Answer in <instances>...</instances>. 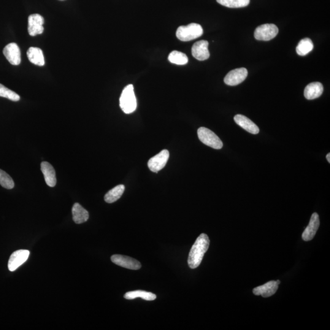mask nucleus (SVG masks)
Returning a JSON list of instances; mask_svg holds the SVG:
<instances>
[{
  "label": "nucleus",
  "mask_w": 330,
  "mask_h": 330,
  "mask_svg": "<svg viewBox=\"0 0 330 330\" xmlns=\"http://www.w3.org/2000/svg\"><path fill=\"white\" fill-rule=\"evenodd\" d=\"M169 158L168 151L165 150L161 151V153L150 159L148 164L149 168L151 171L158 172L166 165Z\"/></svg>",
  "instance_id": "423d86ee"
},
{
  "label": "nucleus",
  "mask_w": 330,
  "mask_h": 330,
  "mask_svg": "<svg viewBox=\"0 0 330 330\" xmlns=\"http://www.w3.org/2000/svg\"><path fill=\"white\" fill-rule=\"evenodd\" d=\"M326 158H327V161H328L329 163L330 164V153L327 154V155L326 156Z\"/></svg>",
  "instance_id": "bb28decb"
},
{
  "label": "nucleus",
  "mask_w": 330,
  "mask_h": 330,
  "mask_svg": "<svg viewBox=\"0 0 330 330\" xmlns=\"http://www.w3.org/2000/svg\"><path fill=\"white\" fill-rule=\"evenodd\" d=\"M40 166L47 185L50 187L55 186L56 184V172L52 165L48 162H43Z\"/></svg>",
  "instance_id": "dca6fc26"
},
{
  "label": "nucleus",
  "mask_w": 330,
  "mask_h": 330,
  "mask_svg": "<svg viewBox=\"0 0 330 330\" xmlns=\"http://www.w3.org/2000/svg\"><path fill=\"white\" fill-rule=\"evenodd\" d=\"M278 31L279 29L274 24H264L257 27L254 36L257 40L269 41L277 36Z\"/></svg>",
  "instance_id": "39448f33"
},
{
  "label": "nucleus",
  "mask_w": 330,
  "mask_h": 330,
  "mask_svg": "<svg viewBox=\"0 0 330 330\" xmlns=\"http://www.w3.org/2000/svg\"><path fill=\"white\" fill-rule=\"evenodd\" d=\"M320 225V220L317 213H314L311 216L309 224L302 234V239L305 241H310L315 237Z\"/></svg>",
  "instance_id": "4468645a"
},
{
  "label": "nucleus",
  "mask_w": 330,
  "mask_h": 330,
  "mask_svg": "<svg viewBox=\"0 0 330 330\" xmlns=\"http://www.w3.org/2000/svg\"><path fill=\"white\" fill-rule=\"evenodd\" d=\"M120 107L124 113L131 114L137 109V102L135 95L134 88L132 85H129L123 89L120 100Z\"/></svg>",
  "instance_id": "f03ea898"
},
{
  "label": "nucleus",
  "mask_w": 330,
  "mask_h": 330,
  "mask_svg": "<svg viewBox=\"0 0 330 330\" xmlns=\"http://www.w3.org/2000/svg\"><path fill=\"white\" fill-rule=\"evenodd\" d=\"M168 60L170 63L177 65H185L187 64L188 59L185 53L178 51H172L169 54Z\"/></svg>",
  "instance_id": "5701e85b"
},
{
  "label": "nucleus",
  "mask_w": 330,
  "mask_h": 330,
  "mask_svg": "<svg viewBox=\"0 0 330 330\" xmlns=\"http://www.w3.org/2000/svg\"><path fill=\"white\" fill-rule=\"evenodd\" d=\"M314 44L312 40L309 38H305L300 40L296 48L297 53L300 56H305L313 50Z\"/></svg>",
  "instance_id": "4be33fe9"
},
{
  "label": "nucleus",
  "mask_w": 330,
  "mask_h": 330,
  "mask_svg": "<svg viewBox=\"0 0 330 330\" xmlns=\"http://www.w3.org/2000/svg\"><path fill=\"white\" fill-rule=\"evenodd\" d=\"M3 54L9 62L13 66H18L21 63V53L19 47L15 43H10L4 47Z\"/></svg>",
  "instance_id": "9b49d317"
},
{
  "label": "nucleus",
  "mask_w": 330,
  "mask_h": 330,
  "mask_svg": "<svg viewBox=\"0 0 330 330\" xmlns=\"http://www.w3.org/2000/svg\"><path fill=\"white\" fill-rule=\"evenodd\" d=\"M124 298L127 300H134L137 298H141L147 301H153L156 300L157 296L155 294L143 291H136L127 292L124 295Z\"/></svg>",
  "instance_id": "aec40b11"
},
{
  "label": "nucleus",
  "mask_w": 330,
  "mask_h": 330,
  "mask_svg": "<svg viewBox=\"0 0 330 330\" xmlns=\"http://www.w3.org/2000/svg\"><path fill=\"white\" fill-rule=\"evenodd\" d=\"M29 251L26 250H20L13 252L8 262V269L10 272L15 271L18 267L28 260Z\"/></svg>",
  "instance_id": "6e6552de"
},
{
  "label": "nucleus",
  "mask_w": 330,
  "mask_h": 330,
  "mask_svg": "<svg viewBox=\"0 0 330 330\" xmlns=\"http://www.w3.org/2000/svg\"><path fill=\"white\" fill-rule=\"evenodd\" d=\"M203 34V29L199 24L192 23L186 26L178 27L176 36L181 41L187 42L198 38Z\"/></svg>",
  "instance_id": "7ed1b4c3"
},
{
  "label": "nucleus",
  "mask_w": 330,
  "mask_h": 330,
  "mask_svg": "<svg viewBox=\"0 0 330 330\" xmlns=\"http://www.w3.org/2000/svg\"><path fill=\"white\" fill-rule=\"evenodd\" d=\"M197 135L200 141L204 145L215 150H220L223 148V142L214 132L205 127H200L197 130Z\"/></svg>",
  "instance_id": "20e7f679"
},
{
  "label": "nucleus",
  "mask_w": 330,
  "mask_h": 330,
  "mask_svg": "<svg viewBox=\"0 0 330 330\" xmlns=\"http://www.w3.org/2000/svg\"><path fill=\"white\" fill-rule=\"evenodd\" d=\"M44 19L42 16L37 13L29 15L28 26L29 34L31 36H35L42 34L44 31Z\"/></svg>",
  "instance_id": "1a4fd4ad"
},
{
  "label": "nucleus",
  "mask_w": 330,
  "mask_h": 330,
  "mask_svg": "<svg viewBox=\"0 0 330 330\" xmlns=\"http://www.w3.org/2000/svg\"><path fill=\"white\" fill-rule=\"evenodd\" d=\"M247 76V69L242 67L230 71L224 77V82L227 85L237 86L242 83Z\"/></svg>",
  "instance_id": "0eeeda50"
},
{
  "label": "nucleus",
  "mask_w": 330,
  "mask_h": 330,
  "mask_svg": "<svg viewBox=\"0 0 330 330\" xmlns=\"http://www.w3.org/2000/svg\"><path fill=\"white\" fill-rule=\"evenodd\" d=\"M324 86L320 82H313L309 84L305 89L304 95L308 100L318 98L323 94Z\"/></svg>",
  "instance_id": "f3484780"
},
{
  "label": "nucleus",
  "mask_w": 330,
  "mask_h": 330,
  "mask_svg": "<svg viewBox=\"0 0 330 330\" xmlns=\"http://www.w3.org/2000/svg\"><path fill=\"white\" fill-rule=\"evenodd\" d=\"M0 97H4L10 101L17 102L20 100V96L17 93L0 84Z\"/></svg>",
  "instance_id": "a878e982"
},
{
  "label": "nucleus",
  "mask_w": 330,
  "mask_h": 330,
  "mask_svg": "<svg viewBox=\"0 0 330 330\" xmlns=\"http://www.w3.org/2000/svg\"><path fill=\"white\" fill-rule=\"evenodd\" d=\"M280 283L279 280L270 281L264 285L254 288L253 293L256 296H261L265 298L271 297L277 291Z\"/></svg>",
  "instance_id": "ddd939ff"
},
{
  "label": "nucleus",
  "mask_w": 330,
  "mask_h": 330,
  "mask_svg": "<svg viewBox=\"0 0 330 330\" xmlns=\"http://www.w3.org/2000/svg\"><path fill=\"white\" fill-rule=\"evenodd\" d=\"M209 42L207 40H200L194 43L191 48V53L194 58L199 61L206 60L210 57Z\"/></svg>",
  "instance_id": "f8f14e48"
},
{
  "label": "nucleus",
  "mask_w": 330,
  "mask_h": 330,
  "mask_svg": "<svg viewBox=\"0 0 330 330\" xmlns=\"http://www.w3.org/2000/svg\"><path fill=\"white\" fill-rule=\"evenodd\" d=\"M124 190H125V186L124 185H119L115 186V188L110 190L105 194L104 197L105 202L110 204L118 201L123 195Z\"/></svg>",
  "instance_id": "412c9836"
},
{
  "label": "nucleus",
  "mask_w": 330,
  "mask_h": 330,
  "mask_svg": "<svg viewBox=\"0 0 330 330\" xmlns=\"http://www.w3.org/2000/svg\"><path fill=\"white\" fill-rule=\"evenodd\" d=\"M209 237L206 234H201L197 237L189 253L188 264L191 269H196L201 264L204 254L209 247Z\"/></svg>",
  "instance_id": "f257e3e1"
},
{
  "label": "nucleus",
  "mask_w": 330,
  "mask_h": 330,
  "mask_svg": "<svg viewBox=\"0 0 330 330\" xmlns=\"http://www.w3.org/2000/svg\"><path fill=\"white\" fill-rule=\"evenodd\" d=\"M234 120L237 125L241 127L249 133L254 135L259 134V127L246 116L242 115H237L234 116Z\"/></svg>",
  "instance_id": "2eb2a0df"
},
{
  "label": "nucleus",
  "mask_w": 330,
  "mask_h": 330,
  "mask_svg": "<svg viewBox=\"0 0 330 330\" xmlns=\"http://www.w3.org/2000/svg\"><path fill=\"white\" fill-rule=\"evenodd\" d=\"M27 56L29 61L36 66H43L45 64L44 54L39 48H29L27 51Z\"/></svg>",
  "instance_id": "a211bd4d"
},
{
  "label": "nucleus",
  "mask_w": 330,
  "mask_h": 330,
  "mask_svg": "<svg viewBox=\"0 0 330 330\" xmlns=\"http://www.w3.org/2000/svg\"><path fill=\"white\" fill-rule=\"evenodd\" d=\"M73 220L77 224H82L87 221L89 213L80 204L75 203L72 207Z\"/></svg>",
  "instance_id": "6ab92c4d"
},
{
  "label": "nucleus",
  "mask_w": 330,
  "mask_h": 330,
  "mask_svg": "<svg viewBox=\"0 0 330 330\" xmlns=\"http://www.w3.org/2000/svg\"><path fill=\"white\" fill-rule=\"evenodd\" d=\"M0 185L6 189H12L14 187V182L10 175L3 170L0 169Z\"/></svg>",
  "instance_id": "393cba45"
},
{
  "label": "nucleus",
  "mask_w": 330,
  "mask_h": 330,
  "mask_svg": "<svg viewBox=\"0 0 330 330\" xmlns=\"http://www.w3.org/2000/svg\"><path fill=\"white\" fill-rule=\"evenodd\" d=\"M113 263L117 266L126 268L127 269L139 270L142 267V265L139 261L130 257L115 254L111 258Z\"/></svg>",
  "instance_id": "9d476101"
},
{
  "label": "nucleus",
  "mask_w": 330,
  "mask_h": 330,
  "mask_svg": "<svg viewBox=\"0 0 330 330\" xmlns=\"http://www.w3.org/2000/svg\"><path fill=\"white\" fill-rule=\"evenodd\" d=\"M219 4L229 8H239L247 6L250 0H216Z\"/></svg>",
  "instance_id": "b1692460"
}]
</instances>
